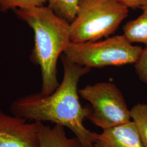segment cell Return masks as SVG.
<instances>
[{
    "mask_svg": "<svg viewBox=\"0 0 147 147\" xmlns=\"http://www.w3.org/2000/svg\"><path fill=\"white\" fill-rule=\"evenodd\" d=\"M123 5L131 8H141L147 5V0H117Z\"/></svg>",
    "mask_w": 147,
    "mask_h": 147,
    "instance_id": "obj_14",
    "label": "cell"
},
{
    "mask_svg": "<svg viewBox=\"0 0 147 147\" xmlns=\"http://www.w3.org/2000/svg\"><path fill=\"white\" fill-rule=\"evenodd\" d=\"M49 7L59 17L69 23L75 18L78 0H47Z\"/></svg>",
    "mask_w": 147,
    "mask_h": 147,
    "instance_id": "obj_11",
    "label": "cell"
},
{
    "mask_svg": "<svg viewBox=\"0 0 147 147\" xmlns=\"http://www.w3.org/2000/svg\"><path fill=\"white\" fill-rule=\"evenodd\" d=\"M42 123L0 110V147H39Z\"/></svg>",
    "mask_w": 147,
    "mask_h": 147,
    "instance_id": "obj_6",
    "label": "cell"
},
{
    "mask_svg": "<svg viewBox=\"0 0 147 147\" xmlns=\"http://www.w3.org/2000/svg\"><path fill=\"white\" fill-rule=\"evenodd\" d=\"M39 147H82L79 139L75 136L69 138L65 127L55 124L53 127L42 123L39 131Z\"/></svg>",
    "mask_w": 147,
    "mask_h": 147,
    "instance_id": "obj_8",
    "label": "cell"
},
{
    "mask_svg": "<svg viewBox=\"0 0 147 147\" xmlns=\"http://www.w3.org/2000/svg\"><path fill=\"white\" fill-rule=\"evenodd\" d=\"M94 147H144L134 123L104 130L98 134Z\"/></svg>",
    "mask_w": 147,
    "mask_h": 147,
    "instance_id": "obj_7",
    "label": "cell"
},
{
    "mask_svg": "<svg viewBox=\"0 0 147 147\" xmlns=\"http://www.w3.org/2000/svg\"><path fill=\"white\" fill-rule=\"evenodd\" d=\"M132 121L134 123L144 147H147V104L138 103L130 110Z\"/></svg>",
    "mask_w": 147,
    "mask_h": 147,
    "instance_id": "obj_10",
    "label": "cell"
},
{
    "mask_svg": "<svg viewBox=\"0 0 147 147\" xmlns=\"http://www.w3.org/2000/svg\"><path fill=\"white\" fill-rule=\"evenodd\" d=\"M62 61L64 75L57 88L47 95L38 93L18 98L11 104V115L66 127L79 139L82 147H94L98 134L84 126L85 110L80 102L78 88L80 79L91 69L71 62L63 54Z\"/></svg>",
    "mask_w": 147,
    "mask_h": 147,
    "instance_id": "obj_1",
    "label": "cell"
},
{
    "mask_svg": "<svg viewBox=\"0 0 147 147\" xmlns=\"http://www.w3.org/2000/svg\"><path fill=\"white\" fill-rule=\"evenodd\" d=\"M128 13L129 8L117 0H78L76 15L70 23L71 42L97 41L108 37Z\"/></svg>",
    "mask_w": 147,
    "mask_h": 147,
    "instance_id": "obj_3",
    "label": "cell"
},
{
    "mask_svg": "<svg viewBox=\"0 0 147 147\" xmlns=\"http://www.w3.org/2000/svg\"><path fill=\"white\" fill-rule=\"evenodd\" d=\"M16 14L34 31V47L30 59L41 69L42 86L40 93L44 95L50 94L59 85L57 69L58 58L71 42L70 23L49 6L16 9Z\"/></svg>",
    "mask_w": 147,
    "mask_h": 147,
    "instance_id": "obj_2",
    "label": "cell"
},
{
    "mask_svg": "<svg viewBox=\"0 0 147 147\" xmlns=\"http://www.w3.org/2000/svg\"><path fill=\"white\" fill-rule=\"evenodd\" d=\"M142 49L133 45L122 34L101 41L71 42L63 54L72 63L90 69L100 68L134 64Z\"/></svg>",
    "mask_w": 147,
    "mask_h": 147,
    "instance_id": "obj_4",
    "label": "cell"
},
{
    "mask_svg": "<svg viewBox=\"0 0 147 147\" xmlns=\"http://www.w3.org/2000/svg\"><path fill=\"white\" fill-rule=\"evenodd\" d=\"M142 13L136 19L127 21L123 26V35L131 43L147 45V5L142 7Z\"/></svg>",
    "mask_w": 147,
    "mask_h": 147,
    "instance_id": "obj_9",
    "label": "cell"
},
{
    "mask_svg": "<svg viewBox=\"0 0 147 147\" xmlns=\"http://www.w3.org/2000/svg\"><path fill=\"white\" fill-rule=\"evenodd\" d=\"M89 104L84 106L85 118L102 130L131 121L124 96L114 84L101 82L79 90Z\"/></svg>",
    "mask_w": 147,
    "mask_h": 147,
    "instance_id": "obj_5",
    "label": "cell"
},
{
    "mask_svg": "<svg viewBox=\"0 0 147 147\" xmlns=\"http://www.w3.org/2000/svg\"><path fill=\"white\" fill-rule=\"evenodd\" d=\"M47 0H0V9L5 11L10 9H29L42 5Z\"/></svg>",
    "mask_w": 147,
    "mask_h": 147,
    "instance_id": "obj_12",
    "label": "cell"
},
{
    "mask_svg": "<svg viewBox=\"0 0 147 147\" xmlns=\"http://www.w3.org/2000/svg\"><path fill=\"white\" fill-rule=\"evenodd\" d=\"M134 64L139 79L147 85V45L142 49L139 57Z\"/></svg>",
    "mask_w": 147,
    "mask_h": 147,
    "instance_id": "obj_13",
    "label": "cell"
}]
</instances>
